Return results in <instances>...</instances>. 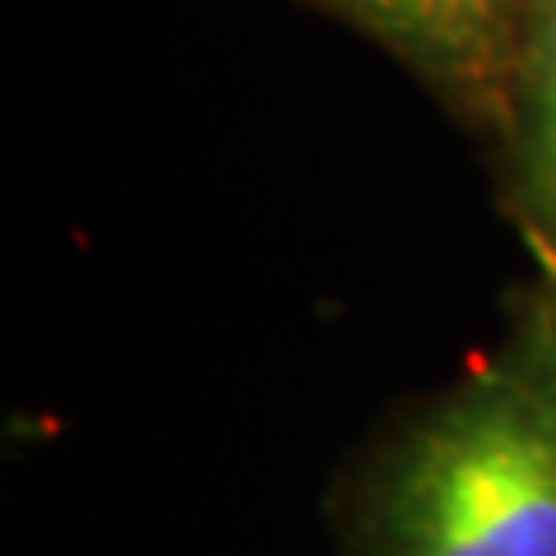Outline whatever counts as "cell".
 <instances>
[{
  "mask_svg": "<svg viewBox=\"0 0 556 556\" xmlns=\"http://www.w3.org/2000/svg\"><path fill=\"white\" fill-rule=\"evenodd\" d=\"M525 181L556 237V0H533L525 33Z\"/></svg>",
  "mask_w": 556,
  "mask_h": 556,
  "instance_id": "obj_3",
  "label": "cell"
},
{
  "mask_svg": "<svg viewBox=\"0 0 556 556\" xmlns=\"http://www.w3.org/2000/svg\"><path fill=\"white\" fill-rule=\"evenodd\" d=\"M371 556H556V367L486 371L417 427Z\"/></svg>",
  "mask_w": 556,
  "mask_h": 556,
  "instance_id": "obj_1",
  "label": "cell"
},
{
  "mask_svg": "<svg viewBox=\"0 0 556 556\" xmlns=\"http://www.w3.org/2000/svg\"><path fill=\"white\" fill-rule=\"evenodd\" d=\"M348 5L422 70L478 79L496 65L525 0H348Z\"/></svg>",
  "mask_w": 556,
  "mask_h": 556,
  "instance_id": "obj_2",
  "label": "cell"
}]
</instances>
